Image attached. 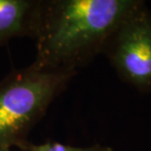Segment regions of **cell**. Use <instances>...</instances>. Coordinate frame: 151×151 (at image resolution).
<instances>
[{
    "label": "cell",
    "instance_id": "cell-1",
    "mask_svg": "<svg viewBox=\"0 0 151 151\" xmlns=\"http://www.w3.org/2000/svg\"><path fill=\"white\" fill-rule=\"evenodd\" d=\"M140 0H42L35 32L38 70L74 71L102 54L108 38Z\"/></svg>",
    "mask_w": 151,
    "mask_h": 151
},
{
    "label": "cell",
    "instance_id": "cell-2",
    "mask_svg": "<svg viewBox=\"0 0 151 151\" xmlns=\"http://www.w3.org/2000/svg\"><path fill=\"white\" fill-rule=\"evenodd\" d=\"M78 75L74 71L14 69L0 80V147L27 143L35 125Z\"/></svg>",
    "mask_w": 151,
    "mask_h": 151
},
{
    "label": "cell",
    "instance_id": "cell-3",
    "mask_svg": "<svg viewBox=\"0 0 151 151\" xmlns=\"http://www.w3.org/2000/svg\"><path fill=\"white\" fill-rule=\"evenodd\" d=\"M102 54L124 83L151 92V13L145 2L140 0L121 21Z\"/></svg>",
    "mask_w": 151,
    "mask_h": 151
},
{
    "label": "cell",
    "instance_id": "cell-4",
    "mask_svg": "<svg viewBox=\"0 0 151 151\" xmlns=\"http://www.w3.org/2000/svg\"><path fill=\"white\" fill-rule=\"evenodd\" d=\"M42 0H0V46L18 37L35 38Z\"/></svg>",
    "mask_w": 151,
    "mask_h": 151
},
{
    "label": "cell",
    "instance_id": "cell-5",
    "mask_svg": "<svg viewBox=\"0 0 151 151\" xmlns=\"http://www.w3.org/2000/svg\"><path fill=\"white\" fill-rule=\"evenodd\" d=\"M16 151H113V148L99 143L90 146L80 147L57 141H46L43 143H34L28 141L24 145L18 147Z\"/></svg>",
    "mask_w": 151,
    "mask_h": 151
},
{
    "label": "cell",
    "instance_id": "cell-6",
    "mask_svg": "<svg viewBox=\"0 0 151 151\" xmlns=\"http://www.w3.org/2000/svg\"><path fill=\"white\" fill-rule=\"evenodd\" d=\"M0 151H14L11 148H6V147H0Z\"/></svg>",
    "mask_w": 151,
    "mask_h": 151
}]
</instances>
